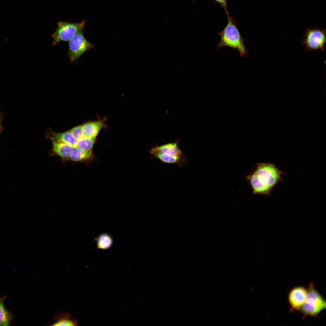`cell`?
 Masks as SVG:
<instances>
[{
  "mask_svg": "<svg viewBox=\"0 0 326 326\" xmlns=\"http://www.w3.org/2000/svg\"><path fill=\"white\" fill-rule=\"evenodd\" d=\"M326 42L325 31L315 27L307 30L303 36L302 45L305 47V51H324Z\"/></svg>",
  "mask_w": 326,
  "mask_h": 326,
  "instance_id": "8992f818",
  "label": "cell"
},
{
  "mask_svg": "<svg viewBox=\"0 0 326 326\" xmlns=\"http://www.w3.org/2000/svg\"><path fill=\"white\" fill-rule=\"evenodd\" d=\"M286 174L273 164L259 162L246 178L253 194L270 196L273 189L282 181V175Z\"/></svg>",
  "mask_w": 326,
  "mask_h": 326,
  "instance_id": "6da1fadb",
  "label": "cell"
},
{
  "mask_svg": "<svg viewBox=\"0 0 326 326\" xmlns=\"http://www.w3.org/2000/svg\"><path fill=\"white\" fill-rule=\"evenodd\" d=\"M71 314L66 312H59L54 317L56 321L52 326H77L78 325L77 319H72Z\"/></svg>",
  "mask_w": 326,
  "mask_h": 326,
  "instance_id": "8fae6325",
  "label": "cell"
},
{
  "mask_svg": "<svg viewBox=\"0 0 326 326\" xmlns=\"http://www.w3.org/2000/svg\"><path fill=\"white\" fill-rule=\"evenodd\" d=\"M68 131L77 141L85 136L82 125L75 127Z\"/></svg>",
  "mask_w": 326,
  "mask_h": 326,
  "instance_id": "e0dca14e",
  "label": "cell"
},
{
  "mask_svg": "<svg viewBox=\"0 0 326 326\" xmlns=\"http://www.w3.org/2000/svg\"><path fill=\"white\" fill-rule=\"evenodd\" d=\"M95 139L84 136L77 140V147L84 151L92 152Z\"/></svg>",
  "mask_w": 326,
  "mask_h": 326,
  "instance_id": "5bb4252c",
  "label": "cell"
},
{
  "mask_svg": "<svg viewBox=\"0 0 326 326\" xmlns=\"http://www.w3.org/2000/svg\"><path fill=\"white\" fill-rule=\"evenodd\" d=\"M49 137L51 139L65 143L75 147H77V141L68 131L61 133L51 132L49 134Z\"/></svg>",
  "mask_w": 326,
  "mask_h": 326,
  "instance_id": "7c38bea8",
  "label": "cell"
},
{
  "mask_svg": "<svg viewBox=\"0 0 326 326\" xmlns=\"http://www.w3.org/2000/svg\"><path fill=\"white\" fill-rule=\"evenodd\" d=\"M7 297L5 296L0 298V326H9L13 319L12 314L4 305V300Z\"/></svg>",
  "mask_w": 326,
  "mask_h": 326,
  "instance_id": "4fadbf2b",
  "label": "cell"
},
{
  "mask_svg": "<svg viewBox=\"0 0 326 326\" xmlns=\"http://www.w3.org/2000/svg\"><path fill=\"white\" fill-rule=\"evenodd\" d=\"M68 55L71 62L75 61L85 52L94 46L87 40L84 36L83 30L74 36L69 42Z\"/></svg>",
  "mask_w": 326,
  "mask_h": 326,
  "instance_id": "52a82bcc",
  "label": "cell"
},
{
  "mask_svg": "<svg viewBox=\"0 0 326 326\" xmlns=\"http://www.w3.org/2000/svg\"><path fill=\"white\" fill-rule=\"evenodd\" d=\"M85 23V20L78 23L58 22L56 30L51 35L53 39L52 45H56L61 41L69 42L78 33L83 30Z\"/></svg>",
  "mask_w": 326,
  "mask_h": 326,
  "instance_id": "5b68a950",
  "label": "cell"
},
{
  "mask_svg": "<svg viewBox=\"0 0 326 326\" xmlns=\"http://www.w3.org/2000/svg\"><path fill=\"white\" fill-rule=\"evenodd\" d=\"M113 243L112 239L109 234L104 233L100 235L97 240V246L99 248L103 249L109 248Z\"/></svg>",
  "mask_w": 326,
  "mask_h": 326,
  "instance_id": "2e32d148",
  "label": "cell"
},
{
  "mask_svg": "<svg viewBox=\"0 0 326 326\" xmlns=\"http://www.w3.org/2000/svg\"><path fill=\"white\" fill-rule=\"evenodd\" d=\"M4 118V115L2 113H1L0 111V120L2 121Z\"/></svg>",
  "mask_w": 326,
  "mask_h": 326,
  "instance_id": "ffe728a7",
  "label": "cell"
},
{
  "mask_svg": "<svg viewBox=\"0 0 326 326\" xmlns=\"http://www.w3.org/2000/svg\"><path fill=\"white\" fill-rule=\"evenodd\" d=\"M326 307L325 300L316 289L314 283H311L308 286L306 301L299 310L305 316L315 317Z\"/></svg>",
  "mask_w": 326,
  "mask_h": 326,
  "instance_id": "277c9868",
  "label": "cell"
},
{
  "mask_svg": "<svg viewBox=\"0 0 326 326\" xmlns=\"http://www.w3.org/2000/svg\"><path fill=\"white\" fill-rule=\"evenodd\" d=\"M218 3L225 10L226 13L228 12L227 10V0H213Z\"/></svg>",
  "mask_w": 326,
  "mask_h": 326,
  "instance_id": "ac0fdd59",
  "label": "cell"
},
{
  "mask_svg": "<svg viewBox=\"0 0 326 326\" xmlns=\"http://www.w3.org/2000/svg\"><path fill=\"white\" fill-rule=\"evenodd\" d=\"M2 121L0 120V134L1 133L2 131L4 129V127L2 126Z\"/></svg>",
  "mask_w": 326,
  "mask_h": 326,
  "instance_id": "d6986e66",
  "label": "cell"
},
{
  "mask_svg": "<svg viewBox=\"0 0 326 326\" xmlns=\"http://www.w3.org/2000/svg\"><path fill=\"white\" fill-rule=\"evenodd\" d=\"M91 152L84 151L76 147L73 154L69 159L73 161H79L89 159L91 157Z\"/></svg>",
  "mask_w": 326,
  "mask_h": 326,
  "instance_id": "9a60e30c",
  "label": "cell"
},
{
  "mask_svg": "<svg viewBox=\"0 0 326 326\" xmlns=\"http://www.w3.org/2000/svg\"><path fill=\"white\" fill-rule=\"evenodd\" d=\"M308 293V289L302 286L292 288L289 292L288 300L291 309L299 310L305 302Z\"/></svg>",
  "mask_w": 326,
  "mask_h": 326,
  "instance_id": "ba28073f",
  "label": "cell"
},
{
  "mask_svg": "<svg viewBox=\"0 0 326 326\" xmlns=\"http://www.w3.org/2000/svg\"><path fill=\"white\" fill-rule=\"evenodd\" d=\"M149 152L152 159L165 163L175 164L179 167H183L187 162L185 155L179 148L177 141L155 145L149 150Z\"/></svg>",
  "mask_w": 326,
  "mask_h": 326,
  "instance_id": "7a4b0ae2",
  "label": "cell"
},
{
  "mask_svg": "<svg viewBox=\"0 0 326 326\" xmlns=\"http://www.w3.org/2000/svg\"><path fill=\"white\" fill-rule=\"evenodd\" d=\"M103 126L102 121H99L87 123L82 125L84 136L95 139Z\"/></svg>",
  "mask_w": 326,
  "mask_h": 326,
  "instance_id": "30bf717a",
  "label": "cell"
},
{
  "mask_svg": "<svg viewBox=\"0 0 326 326\" xmlns=\"http://www.w3.org/2000/svg\"><path fill=\"white\" fill-rule=\"evenodd\" d=\"M226 14L227 24L223 30L218 33L220 39L216 48L220 49L224 46H228L237 50L241 57H245L248 53L244 45V39L229 12Z\"/></svg>",
  "mask_w": 326,
  "mask_h": 326,
  "instance_id": "3957f363",
  "label": "cell"
},
{
  "mask_svg": "<svg viewBox=\"0 0 326 326\" xmlns=\"http://www.w3.org/2000/svg\"><path fill=\"white\" fill-rule=\"evenodd\" d=\"M52 150L56 155L64 158H69L73 154L75 148L68 144L51 139Z\"/></svg>",
  "mask_w": 326,
  "mask_h": 326,
  "instance_id": "9c48e42d",
  "label": "cell"
}]
</instances>
